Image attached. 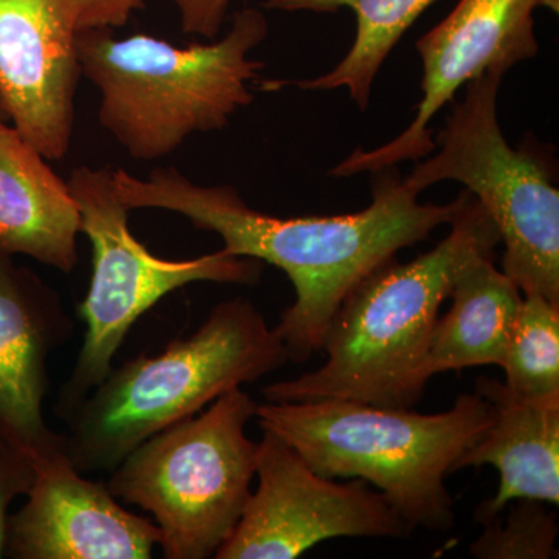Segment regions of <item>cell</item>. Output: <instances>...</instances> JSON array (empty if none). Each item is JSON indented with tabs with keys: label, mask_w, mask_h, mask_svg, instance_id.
<instances>
[{
	"label": "cell",
	"mask_w": 559,
	"mask_h": 559,
	"mask_svg": "<svg viewBox=\"0 0 559 559\" xmlns=\"http://www.w3.org/2000/svg\"><path fill=\"white\" fill-rule=\"evenodd\" d=\"M558 3L559 0H540V7H543V9H549L550 11H555V13H558Z\"/></svg>",
	"instance_id": "23"
},
{
	"label": "cell",
	"mask_w": 559,
	"mask_h": 559,
	"mask_svg": "<svg viewBox=\"0 0 559 559\" xmlns=\"http://www.w3.org/2000/svg\"><path fill=\"white\" fill-rule=\"evenodd\" d=\"M267 33L264 13L245 9L223 38L205 44L84 31L76 49L81 73L100 94L102 127L134 159L159 160L190 135L223 130L253 102L264 62L249 53Z\"/></svg>",
	"instance_id": "3"
},
{
	"label": "cell",
	"mask_w": 559,
	"mask_h": 559,
	"mask_svg": "<svg viewBox=\"0 0 559 559\" xmlns=\"http://www.w3.org/2000/svg\"><path fill=\"white\" fill-rule=\"evenodd\" d=\"M502 370L514 392L533 399L559 395V304L525 294Z\"/></svg>",
	"instance_id": "18"
},
{
	"label": "cell",
	"mask_w": 559,
	"mask_h": 559,
	"mask_svg": "<svg viewBox=\"0 0 559 559\" xmlns=\"http://www.w3.org/2000/svg\"><path fill=\"white\" fill-rule=\"evenodd\" d=\"M488 401L491 423L455 471L492 466L499 488L476 510V521L496 516L516 499L559 503V395L533 399L503 381L480 377L476 390Z\"/></svg>",
	"instance_id": "14"
},
{
	"label": "cell",
	"mask_w": 559,
	"mask_h": 559,
	"mask_svg": "<svg viewBox=\"0 0 559 559\" xmlns=\"http://www.w3.org/2000/svg\"><path fill=\"white\" fill-rule=\"evenodd\" d=\"M187 35L216 39L226 21L231 0H173Z\"/></svg>",
	"instance_id": "22"
},
{
	"label": "cell",
	"mask_w": 559,
	"mask_h": 559,
	"mask_svg": "<svg viewBox=\"0 0 559 559\" xmlns=\"http://www.w3.org/2000/svg\"><path fill=\"white\" fill-rule=\"evenodd\" d=\"M79 33L72 0H0V108L47 160L72 140Z\"/></svg>",
	"instance_id": "11"
},
{
	"label": "cell",
	"mask_w": 559,
	"mask_h": 559,
	"mask_svg": "<svg viewBox=\"0 0 559 559\" xmlns=\"http://www.w3.org/2000/svg\"><path fill=\"white\" fill-rule=\"evenodd\" d=\"M286 362L288 349L252 301H223L187 340L112 367L62 419V450L80 473L116 469L154 433Z\"/></svg>",
	"instance_id": "5"
},
{
	"label": "cell",
	"mask_w": 559,
	"mask_h": 559,
	"mask_svg": "<svg viewBox=\"0 0 559 559\" xmlns=\"http://www.w3.org/2000/svg\"><path fill=\"white\" fill-rule=\"evenodd\" d=\"M447 237L417 259L392 260L360 282L334 316L319 369L263 389L271 403L353 400L409 407L421 399L417 371L440 308L455 280L476 261L496 259L495 223L462 191Z\"/></svg>",
	"instance_id": "2"
},
{
	"label": "cell",
	"mask_w": 559,
	"mask_h": 559,
	"mask_svg": "<svg viewBox=\"0 0 559 559\" xmlns=\"http://www.w3.org/2000/svg\"><path fill=\"white\" fill-rule=\"evenodd\" d=\"M503 75L469 81L452 105L436 150L415 162L406 182L421 193L454 180L465 186L499 231L502 272L522 294L559 304V190L549 157L524 143L507 142L498 119Z\"/></svg>",
	"instance_id": "7"
},
{
	"label": "cell",
	"mask_w": 559,
	"mask_h": 559,
	"mask_svg": "<svg viewBox=\"0 0 559 559\" xmlns=\"http://www.w3.org/2000/svg\"><path fill=\"white\" fill-rule=\"evenodd\" d=\"M437 0H266L267 10L355 14L356 35L340 64L316 79L270 81L264 87L280 90L286 84L301 91H348L360 110L370 105L371 87L396 44Z\"/></svg>",
	"instance_id": "17"
},
{
	"label": "cell",
	"mask_w": 559,
	"mask_h": 559,
	"mask_svg": "<svg viewBox=\"0 0 559 559\" xmlns=\"http://www.w3.org/2000/svg\"><path fill=\"white\" fill-rule=\"evenodd\" d=\"M27 496L9 514L7 557L148 559L159 546V527L124 510L105 481L81 477L66 452L39 463Z\"/></svg>",
	"instance_id": "12"
},
{
	"label": "cell",
	"mask_w": 559,
	"mask_h": 559,
	"mask_svg": "<svg viewBox=\"0 0 559 559\" xmlns=\"http://www.w3.org/2000/svg\"><path fill=\"white\" fill-rule=\"evenodd\" d=\"M72 323L60 300L31 272L0 253V441L25 452L36 468L62 454V433L47 426V359Z\"/></svg>",
	"instance_id": "13"
},
{
	"label": "cell",
	"mask_w": 559,
	"mask_h": 559,
	"mask_svg": "<svg viewBox=\"0 0 559 559\" xmlns=\"http://www.w3.org/2000/svg\"><path fill=\"white\" fill-rule=\"evenodd\" d=\"M255 417L261 429L288 443L320 476L377 488L412 532H450L454 499L444 479L484 436L491 409L474 392L462 393L439 414L325 399L266 401Z\"/></svg>",
	"instance_id": "4"
},
{
	"label": "cell",
	"mask_w": 559,
	"mask_h": 559,
	"mask_svg": "<svg viewBox=\"0 0 559 559\" xmlns=\"http://www.w3.org/2000/svg\"><path fill=\"white\" fill-rule=\"evenodd\" d=\"M81 218L68 180L0 116V253L72 272Z\"/></svg>",
	"instance_id": "15"
},
{
	"label": "cell",
	"mask_w": 559,
	"mask_h": 559,
	"mask_svg": "<svg viewBox=\"0 0 559 559\" xmlns=\"http://www.w3.org/2000/svg\"><path fill=\"white\" fill-rule=\"evenodd\" d=\"M0 116L5 117V116H3V110H2V108H0Z\"/></svg>",
	"instance_id": "24"
},
{
	"label": "cell",
	"mask_w": 559,
	"mask_h": 559,
	"mask_svg": "<svg viewBox=\"0 0 559 559\" xmlns=\"http://www.w3.org/2000/svg\"><path fill=\"white\" fill-rule=\"evenodd\" d=\"M112 180L128 209L178 213L197 229L218 235L230 255L285 272L296 300L274 330L296 364L322 353L334 316L360 282L450 224L459 207L457 198L450 204L419 202L421 193L399 167L373 173L371 202L360 212L293 218L250 209L234 187L200 186L176 170L146 178L112 170Z\"/></svg>",
	"instance_id": "1"
},
{
	"label": "cell",
	"mask_w": 559,
	"mask_h": 559,
	"mask_svg": "<svg viewBox=\"0 0 559 559\" xmlns=\"http://www.w3.org/2000/svg\"><path fill=\"white\" fill-rule=\"evenodd\" d=\"M36 477L35 460L0 441V558L5 555L7 521L11 502L31 491Z\"/></svg>",
	"instance_id": "20"
},
{
	"label": "cell",
	"mask_w": 559,
	"mask_h": 559,
	"mask_svg": "<svg viewBox=\"0 0 559 559\" xmlns=\"http://www.w3.org/2000/svg\"><path fill=\"white\" fill-rule=\"evenodd\" d=\"M509 513L480 521L481 535L469 546L479 559H551L558 558L557 513L540 500L516 499Z\"/></svg>",
	"instance_id": "19"
},
{
	"label": "cell",
	"mask_w": 559,
	"mask_h": 559,
	"mask_svg": "<svg viewBox=\"0 0 559 559\" xmlns=\"http://www.w3.org/2000/svg\"><path fill=\"white\" fill-rule=\"evenodd\" d=\"M79 32L116 31L142 9L143 0H72Z\"/></svg>",
	"instance_id": "21"
},
{
	"label": "cell",
	"mask_w": 559,
	"mask_h": 559,
	"mask_svg": "<svg viewBox=\"0 0 559 559\" xmlns=\"http://www.w3.org/2000/svg\"><path fill=\"white\" fill-rule=\"evenodd\" d=\"M259 404L241 388L154 433L112 469L117 499L153 514L164 557L207 559L230 538L250 496L259 443L246 436Z\"/></svg>",
	"instance_id": "6"
},
{
	"label": "cell",
	"mask_w": 559,
	"mask_h": 559,
	"mask_svg": "<svg viewBox=\"0 0 559 559\" xmlns=\"http://www.w3.org/2000/svg\"><path fill=\"white\" fill-rule=\"evenodd\" d=\"M540 0H459L454 10L415 44L423 62L421 102L414 120L378 148L355 150L331 170L349 178L418 162L436 150L430 121L469 81L507 72L539 50L535 10Z\"/></svg>",
	"instance_id": "10"
},
{
	"label": "cell",
	"mask_w": 559,
	"mask_h": 559,
	"mask_svg": "<svg viewBox=\"0 0 559 559\" xmlns=\"http://www.w3.org/2000/svg\"><path fill=\"white\" fill-rule=\"evenodd\" d=\"M68 183L79 207L81 234L91 241L92 278L79 307L86 323L83 347L55 406L60 419L108 377L135 320L157 301L190 283L253 285L263 264L223 249L191 260L159 259L131 234V210L117 194L110 168H75Z\"/></svg>",
	"instance_id": "8"
},
{
	"label": "cell",
	"mask_w": 559,
	"mask_h": 559,
	"mask_svg": "<svg viewBox=\"0 0 559 559\" xmlns=\"http://www.w3.org/2000/svg\"><path fill=\"white\" fill-rule=\"evenodd\" d=\"M255 477L259 487L216 559H294L330 539L411 536L378 489L320 476L271 430L259 441Z\"/></svg>",
	"instance_id": "9"
},
{
	"label": "cell",
	"mask_w": 559,
	"mask_h": 559,
	"mask_svg": "<svg viewBox=\"0 0 559 559\" xmlns=\"http://www.w3.org/2000/svg\"><path fill=\"white\" fill-rule=\"evenodd\" d=\"M476 261L452 286L451 308L433 326L417 371L419 388L444 371L498 366L502 369L524 294L495 264Z\"/></svg>",
	"instance_id": "16"
}]
</instances>
